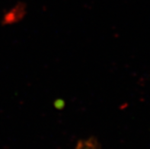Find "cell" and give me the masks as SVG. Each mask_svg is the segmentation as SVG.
<instances>
[{
	"label": "cell",
	"instance_id": "3",
	"mask_svg": "<svg viewBox=\"0 0 150 149\" xmlns=\"http://www.w3.org/2000/svg\"><path fill=\"white\" fill-rule=\"evenodd\" d=\"M86 146H87V149H96L95 142L92 139H89L86 141Z\"/></svg>",
	"mask_w": 150,
	"mask_h": 149
},
{
	"label": "cell",
	"instance_id": "2",
	"mask_svg": "<svg viewBox=\"0 0 150 149\" xmlns=\"http://www.w3.org/2000/svg\"><path fill=\"white\" fill-rule=\"evenodd\" d=\"M65 102L62 99H57L54 102V107L57 109H63L65 107Z\"/></svg>",
	"mask_w": 150,
	"mask_h": 149
},
{
	"label": "cell",
	"instance_id": "1",
	"mask_svg": "<svg viewBox=\"0 0 150 149\" xmlns=\"http://www.w3.org/2000/svg\"><path fill=\"white\" fill-rule=\"evenodd\" d=\"M25 5L22 2L16 4L13 8H11L8 11H7L2 18V25H10L20 21L25 17Z\"/></svg>",
	"mask_w": 150,
	"mask_h": 149
},
{
	"label": "cell",
	"instance_id": "4",
	"mask_svg": "<svg viewBox=\"0 0 150 149\" xmlns=\"http://www.w3.org/2000/svg\"><path fill=\"white\" fill-rule=\"evenodd\" d=\"M78 149H87V146H86V141L82 142L79 144Z\"/></svg>",
	"mask_w": 150,
	"mask_h": 149
}]
</instances>
